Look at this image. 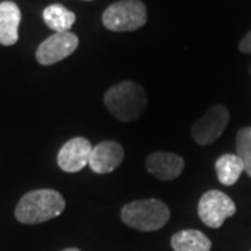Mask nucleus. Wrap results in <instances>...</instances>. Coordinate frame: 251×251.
<instances>
[{"instance_id":"nucleus-12","label":"nucleus","mask_w":251,"mask_h":251,"mask_svg":"<svg viewBox=\"0 0 251 251\" xmlns=\"http://www.w3.org/2000/svg\"><path fill=\"white\" fill-rule=\"evenodd\" d=\"M171 246L173 251H211L212 243L202 232L186 229L172 236Z\"/></svg>"},{"instance_id":"nucleus-9","label":"nucleus","mask_w":251,"mask_h":251,"mask_svg":"<svg viewBox=\"0 0 251 251\" xmlns=\"http://www.w3.org/2000/svg\"><path fill=\"white\" fill-rule=\"evenodd\" d=\"M125 159V150L116 141H102L92 147L90 156L91 171L105 175L117 169Z\"/></svg>"},{"instance_id":"nucleus-17","label":"nucleus","mask_w":251,"mask_h":251,"mask_svg":"<svg viewBox=\"0 0 251 251\" xmlns=\"http://www.w3.org/2000/svg\"><path fill=\"white\" fill-rule=\"evenodd\" d=\"M63 251H81V250H78V249H66V250H63Z\"/></svg>"},{"instance_id":"nucleus-8","label":"nucleus","mask_w":251,"mask_h":251,"mask_svg":"<svg viewBox=\"0 0 251 251\" xmlns=\"http://www.w3.org/2000/svg\"><path fill=\"white\" fill-rule=\"evenodd\" d=\"M92 145L90 140L84 137H75L69 140L57 153V165L63 172L77 173L82 171L90 162Z\"/></svg>"},{"instance_id":"nucleus-1","label":"nucleus","mask_w":251,"mask_h":251,"mask_svg":"<svg viewBox=\"0 0 251 251\" xmlns=\"http://www.w3.org/2000/svg\"><path fill=\"white\" fill-rule=\"evenodd\" d=\"M64 208L66 201L59 191L39 188L28 191L21 197L16 206L14 215L21 224L36 225L57 218Z\"/></svg>"},{"instance_id":"nucleus-10","label":"nucleus","mask_w":251,"mask_h":251,"mask_svg":"<svg viewBox=\"0 0 251 251\" xmlns=\"http://www.w3.org/2000/svg\"><path fill=\"white\" fill-rule=\"evenodd\" d=\"M147 169L153 177L162 181H172L177 179L184 169V159L172 152H153L147 161Z\"/></svg>"},{"instance_id":"nucleus-2","label":"nucleus","mask_w":251,"mask_h":251,"mask_svg":"<svg viewBox=\"0 0 251 251\" xmlns=\"http://www.w3.org/2000/svg\"><path fill=\"white\" fill-rule=\"evenodd\" d=\"M103 102L117 120L130 123L143 116L147 106V92L137 82L122 81L105 92Z\"/></svg>"},{"instance_id":"nucleus-4","label":"nucleus","mask_w":251,"mask_h":251,"mask_svg":"<svg viewBox=\"0 0 251 251\" xmlns=\"http://www.w3.org/2000/svg\"><path fill=\"white\" fill-rule=\"evenodd\" d=\"M102 23L115 32L135 31L147 23V7L141 0H119L103 11Z\"/></svg>"},{"instance_id":"nucleus-7","label":"nucleus","mask_w":251,"mask_h":251,"mask_svg":"<svg viewBox=\"0 0 251 251\" xmlns=\"http://www.w3.org/2000/svg\"><path fill=\"white\" fill-rule=\"evenodd\" d=\"M78 36L73 32H54L36 49V60L42 66H50L69 57L78 48Z\"/></svg>"},{"instance_id":"nucleus-14","label":"nucleus","mask_w":251,"mask_h":251,"mask_svg":"<svg viewBox=\"0 0 251 251\" xmlns=\"http://www.w3.org/2000/svg\"><path fill=\"white\" fill-rule=\"evenodd\" d=\"M44 21L54 32H69L75 23V14L62 4H50L42 13Z\"/></svg>"},{"instance_id":"nucleus-18","label":"nucleus","mask_w":251,"mask_h":251,"mask_svg":"<svg viewBox=\"0 0 251 251\" xmlns=\"http://www.w3.org/2000/svg\"><path fill=\"white\" fill-rule=\"evenodd\" d=\"M87 1H91V0H87Z\"/></svg>"},{"instance_id":"nucleus-15","label":"nucleus","mask_w":251,"mask_h":251,"mask_svg":"<svg viewBox=\"0 0 251 251\" xmlns=\"http://www.w3.org/2000/svg\"><path fill=\"white\" fill-rule=\"evenodd\" d=\"M236 152L244 165V172L251 177V127H243L237 131Z\"/></svg>"},{"instance_id":"nucleus-6","label":"nucleus","mask_w":251,"mask_h":251,"mask_svg":"<svg viewBox=\"0 0 251 251\" xmlns=\"http://www.w3.org/2000/svg\"><path fill=\"white\" fill-rule=\"evenodd\" d=\"M229 123V110L222 105H215L191 127V135L198 145H209L222 135Z\"/></svg>"},{"instance_id":"nucleus-5","label":"nucleus","mask_w":251,"mask_h":251,"mask_svg":"<svg viewBox=\"0 0 251 251\" xmlns=\"http://www.w3.org/2000/svg\"><path fill=\"white\" fill-rule=\"evenodd\" d=\"M236 214L233 200L219 190H209L198 202V216L208 227L218 229L224 222Z\"/></svg>"},{"instance_id":"nucleus-11","label":"nucleus","mask_w":251,"mask_h":251,"mask_svg":"<svg viewBox=\"0 0 251 251\" xmlns=\"http://www.w3.org/2000/svg\"><path fill=\"white\" fill-rule=\"evenodd\" d=\"M21 10L14 1L0 3V45L13 46L18 41Z\"/></svg>"},{"instance_id":"nucleus-3","label":"nucleus","mask_w":251,"mask_h":251,"mask_svg":"<svg viewBox=\"0 0 251 251\" xmlns=\"http://www.w3.org/2000/svg\"><path fill=\"white\" fill-rule=\"evenodd\" d=\"M120 218L127 226L140 232H155L168 224L171 211L161 200H137L122 208Z\"/></svg>"},{"instance_id":"nucleus-16","label":"nucleus","mask_w":251,"mask_h":251,"mask_svg":"<svg viewBox=\"0 0 251 251\" xmlns=\"http://www.w3.org/2000/svg\"><path fill=\"white\" fill-rule=\"evenodd\" d=\"M239 49H240V52H243V53H251V31L249 34H246L244 38L240 41Z\"/></svg>"},{"instance_id":"nucleus-13","label":"nucleus","mask_w":251,"mask_h":251,"mask_svg":"<svg viewBox=\"0 0 251 251\" xmlns=\"http://www.w3.org/2000/svg\"><path fill=\"white\" fill-rule=\"evenodd\" d=\"M215 172L218 180L224 186H233L244 172V165L237 155L225 153L215 162Z\"/></svg>"}]
</instances>
